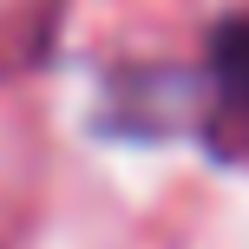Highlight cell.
<instances>
[{
	"label": "cell",
	"instance_id": "6da1fadb",
	"mask_svg": "<svg viewBox=\"0 0 249 249\" xmlns=\"http://www.w3.org/2000/svg\"><path fill=\"white\" fill-rule=\"evenodd\" d=\"M203 72H210V92L230 118H249V7L223 13L203 39Z\"/></svg>",
	"mask_w": 249,
	"mask_h": 249
}]
</instances>
